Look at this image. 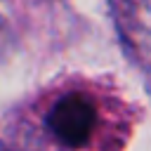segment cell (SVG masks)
<instances>
[{
  "instance_id": "6da1fadb",
  "label": "cell",
  "mask_w": 151,
  "mask_h": 151,
  "mask_svg": "<svg viewBox=\"0 0 151 151\" xmlns=\"http://www.w3.org/2000/svg\"><path fill=\"white\" fill-rule=\"evenodd\" d=\"M97 123H99L97 101L80 90L61 94L47 111V130L59 144L68 149L85 146L94 137Z\"/></svg>"
},
{
  "instance_id": "7a4b0ae2",
  "label": "cell",
  "mask_w": 151,
  "mask_h": 151,
  "mask_svg": "<svg viewBox=\"0 0 151 151\" xmlns=\"http://www.w3.org/2000/svg\"><path fill=\"white\" fill-rule=\"evenodd\" d=\"M111 12L123 42L151 85V0H111Z\"/></svg>"
}]
</instances>
